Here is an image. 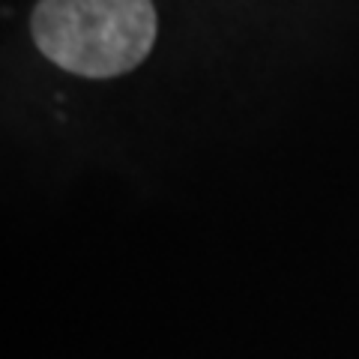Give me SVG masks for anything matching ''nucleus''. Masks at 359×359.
Returning <instances> with one entry per match:
<instances>
[{"instance_id": "f257e3e1", "label": "nucleus", "mask_w": 359, "mask_h": 359, "mask_svg": "<svg viewBox=\"0 0 359 359\" xmlns=\"http://www.w3.org/2000/svg\"><path fill=\"white\" fill-rule=\"evenodd\" d=\"M33 39L66 72L114 78L150 54L156 9L150 0H39Z\"/></svg>"}]
</instances>
